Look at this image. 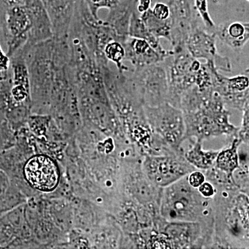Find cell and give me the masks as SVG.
Here are the masks:
<instances>
[{"instance_id": "1", "label": "cell", "mask_w": 249, "mask_h": 249, "mask_svg": "<svg viewBox=\"0 0 249 249\" xmlns=\"http://www.w3.org/2000/svg\"><path fill=\"white\" fill-rule=\"evenodd\" d=\"M207 198L188 181V175L167 186L162 198L160 213L171 222H194L202 216Z\"/></svg>"}, {"instance_id": "2", "label": "cell", "mask_w": 249, "mask_h": 249, "mask_svg": "<svg viewBox=\"0 0 249 249\" xmlns=\"http://www.w3.org/2000/svg\"><path fill=\"white\" fill-rule=\"evenodd\" d=\"M168 74V103L179 108L180 99L187 89L196 85L201 62L192 57L186 47H173L163 60Z\"/></svg>"}, {"instance_id": "3", "label": "cell", "mask_w": 249, "mask_h": 249, "mask_svg": "<svg viewBox=\"0 0 249 249\" xmlns=\"http://www.w3.org/2000/svg\"><path fill=\"white\" fill-rule=\"evenodd\" d=\"M128 72L144 106L155 107L168 103L169 85L163 61L129 70Z\"/></svg>"}, {"instance_id": "4", "label": "cell", "mask_w": 249, "mask_h": 249, "mask_svg": "<svg viewBox=\"0 0 249 249\" xmlns=\"http://www.w3.org/2000/svg\"><path fill=\"white\" fill-rule=\"evenodd\" d=\"M145 116L152 132L174 147H178L186 137L182 111L169 103L155 107L144 106Z\"/></svg>"}, {"instance_id": "5", "label": "cell", "mask_w": 249, "mask_h": 249, "mask_svg": "<svg viewBox=\"0 0 249 249\" xmlns=\"http://www.w3.org/2000/svg\"><path fill=\"white\" fill-rule=\"evenodd\" d=\"M214 31L206 27L201 17L193 21L186 42V48L192 57L212 62L218 70L231 71L230 60L218 53Z\"/></svg>"}, {"instance_id": "6", "label": "cell", "mask_w": 249, "mask_h": 249, "mask_svg": "<svg viewBox=\"0 0 249 249\" xmlns=\"http://www.w3.org/2000/svg\"><path fill=\"white\" fill-rule=\"evenodd\" d=\"M195 168L188 162L175 157L151 156L146 157L143 170L154 184L167 187L186 176Z\"/></svg>"}, {"instance_id": "7", "label": "cell", "mask_w": 249, "mask_h": 249, "mask_svg": "<svg viewBox=\"0 0 249 249\" xmlns=\"http://www.w3.org/2000/svg\"><path fill=\"white\" fill-rule=\"evenodd\" d=\"M212 88L222 98L224 105L243 111L249 104V78L247 74L226 77L214 67L212 74Z\"/></svg>"}, {"instance_id": "8", "label": "cell", "mask_w": 249, "mask_h": 249, "mask_svg": "<svg viewBox=\"0 0 249 249\" xmlns=\"http://www.w3.org/2000/svg\"><path fill=\"white\" fill-rule=\"evenodd\" d=\"M26 178L31 186L42 191H52L58 185L59 173L55 163L46 156H36L24 168Z\"/></svg>"}, {"instance_id": "9", "label": "cell", "mask_w": 249, "mask_h": 249, "mask_svg": "<svg viewBox=\"0 0 249 249\" xmlns=\"http://www.w3.org/2000/svg\"><path fill=\"white\" fill-rule=\"evenodd\" d=\"M24 6L31 24L27 45H34L53 38L52 22L42 0H25Z\"/></svg>"}, {"instance_id": "10", "label": "cell", "mask_w": 249, "mask_h": 249, "mask_svg": "<svg viewBox=\"0 0 249 249\" xmlns=\"http://www.w3.org/2000/svg\"><path fill=\"white\" fill-rule=\"evenodd\" d=\"M78 0H42L48 13L53 37H68Z\"/></svg>"}, {"instance_id": "11", "label": "cell", "mask_w": 249, "mask_h": 249, "mask_svg": "<svg viewBox=\"0 0 249 249\" xmlns=\"http://www.w3.org/2000/svg\"><path fill=\"white\" fill-rule=\"evenodd\" d=\"M8 27L11 36L9 54H16L24 48L29 39L30 21L24 5L14 6L9 11Z\"/></svg>"}, {"instance_id": "12", "label": "cell", "mask_w": 249, "mask_h": 249, "mask_svg": "<svg viewBox=\"0 0 249 249\" xmlns=\"http://www.w3.org/2000/svg\"><path fill=\"white\" fill-rule=\"evenodd\" d=\"M123 45L125 52L124 60L130 62L134 68L149 66L164 60V57L142 39L129 36Z\"/></svg>"}, {"instance_id": "13", "label": "cell", "mask_w": 249, "mask_h": 249, "mask_svg": "<svg viewBox=\"0 0 249 249\" xmlns=\"http://www.w3.org/2000/svg\"><path fill=\"white\" fill-rule=\"evenodd\" d=\"M138 0H120L114 7L109 9L105 22L111 28L116 40L124 44L129 37V22L134 11L137 10Z\"/></svg>"}, {"instance_id": "14", "label": "cell", "mask_w": 249, "mask_h": 249, "mask_svg": "<svg viewBox=\"0 0 249 249\" xmlns=\"http://www.w3.org/2000/svg\"><path fill=\"white\" fill-rule=\"evenodd\" d=\"M214 34L234 52H240L249 41V22H229L215 25Z\"/></svg>"}, {"instance_id": "15", "label": "cell", "mask_w": 249, "mask_h": 249, "mask_svg": "<svg viewBox=\"0 0 249 249\" xmlns=\"http://www.w3.org/2000/svg\"><path fill=\"white\" fill-rule=\"evenodd\" d=\"M128 35L129 37L142 39L146 41L152 48L157 51L162 56L166 58L170 53V51L163 49L160 44V39L157 38L149 31L145 23L141 18L140 14L137 11H134L129 22Z\"/></svg>"}, {"instance_id": "16", "label": "cell", "mask_w": 249, "mask_h": 249, "mask_svg": "<svg viewBox=\"0 0 249 249\" xmlns=\"http://www.w3.org/2000/svg\"><path fill=\"white\" fill-rule=\"evenodd\" d=\"M218 153V151H204L199 141L186 152L185 159L194 168L208 170L214 164Z\"/></svg>"}, {"instance_id": "17", "label": "cell", "mask_w": 249, "mask_h": 249, "mask_svg": "<svg viewBox=\"0 0 249 249\" xmlns=\"http://www.w3.org/2000/svg\"><path fill=\"white\" fill-rule=\"evenodd\" d=\"M239 143H240L239 139H235L232 142L231 147L219 152L214 161L216 168L231 178L233 172L240 166L239 165L240 158H239L238 150H237Z\"/></svg>"}, {"instance_id": "18", "label": "cell", "mask_w": 249, "mask_h": 249, "mask_svg": "<svg viewBox=\"0 0 249 249\" xmlns=\"http://www.w3.org/2000/svg\"><path fill=\"white\" fill-rule=\"evenodd\" d=\"M140 16L147 29L155 37L159 39L165 38L170 42V18L165 20L158 19L152 14L151 8L141 14Z\"/></svg>"}, {"instance_id": "19", "label": "cell", "mask_w": 249, "mask_h": 249, "mask_svg": "<svg viewBox=\"0 0 249 249\" xmlns=\"http://www.w3.org/2000/svg\"><path fill=\"white\" fill-rule=\"evenodd\" d=\"M105 56L108 61L114 62L117 67V71L120 73L129 71L128 67L124 66V46L119 41L112 40L105 46L103 50Z\"/></svg>"}, {"instance_id": "20", "label": "cell", "mask_w": 249, "mask_h": 249, "mask_svg": "<svg viewBox=\"0 0 249 249\" xmlns=\"http://www.w3.org/2000/svg\"><path fill=\"white\" fill-rule=\"evenodd\" d=\"M119 1L120 0H85L90 13L96 19H99L98 14L100 9L109 10L114 7Z\"/></svg>"}, {"instance_id": "21", "label": "cell", "mask_w": 249, "mask_h": 249, "mask_svg": "<svg viewBox=\"0 0 249 249\" xmlns=\"http://www.w3.org/2000/svg\"><path fill=\"white\" fill-rule=\"evenodd\" d=\"M195 6L204 22V25L209 30L214 31L215 24L211 19L208 9V0H194Z\"/></svg>"}, {"instance_id": "22", "label": "cell", "mask_w": 249, "mask_h": 249, "mask_svg": "<svg viewBox=\"0 0 249 249\" xmlns=\"http://www.w3.org/2000/svg\"><path fill=\"white\" fill-rule=\"evenodd\" d=\"M152 14L156 18L161 20L168 19L170 16V9L168 4L163 2H156L153 9H151Z\"/></svg>"}, {"instance_id": "23", "label": "cell", "mask_w": 249, "mask_h": 249, "mask_svg": "<svg viewBox=\"0 0 249 249\" xmlns=\"http://www.w3.org/2000/svg\"><path fill=\"white\" fill-rule=\"evenodd\" d=\"M189 184L195 188H197L206 181L204 174L199 171H193L188 175Z\"/></svg>"}, {"instance_id": "24", "label": "cell", "mask_w": 249, "mask_h": 249, "mask_svg": "<svg viewBox=\"0 0 249 249\" xmlns=\"http://www.w3.org/2000/svg\"><path fill=\"white\" fill-rule=\"evenodd\" d=\"M197 190L201 196L207 199L213 197L215 193V188L213 185L210 182H206V181L200 186L198 187Z\"/></svg>"}, {"instance_id": "25", "label": "cell", "mask_w": 249, "mask_h": 249, "mask_svg": "<svg viewBox=\"0 0 249 249\" xmlns=\"http://www.w3.org/2000/svg\"><path fill=\"white\" fill-rule=\"evenodd\" d=\"M152 4V0H138V4H137V11L139 14L146 11L147 10L150 9Z\"/></svg>"}, {"instance_id": "26", "label": "cell", "mask_w": 249, "mask_h": 249, "mask_svg": "<svg viewBox=\"0 0 249 249\" xmlns=\"http://www.w3.org/2000/svg\"><path fill=\"white\" fill-rule=\"evenodd\" d=\"M8 65H9V59L5 56L0 49V69L6 70L8 68Z\"/></svg>"}, {"instance_id": "27", "label": "cell", "mask_w": 249, "mask_h": 249, "mask_svg": "<svg viewBox=\"0 0 249 249\" xmlns=\"http://www.w3.org/2000/svg\"><path fill=\"white\" fill-rule=\"evenodd\" d=\"M247 1H249V0H247Z\"/></svg>"}]
</instances>
